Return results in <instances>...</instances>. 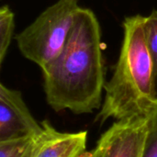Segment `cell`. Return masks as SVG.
<instances>
[{"instance_id": "obj_1", "label": "cell", "mask_w": 157, "mask_h": 157, "mask_svg": "<svg viewBox=\"0 0 157 157\" xmlns=\"http://www.w3.org/2000/svg\"><path fill=\"white\" fill-rule=\"evenodd\" d=\"M101 44L96 15L81 7L62 53L41 69L46 100L55 111L85 114L101 106L106 85Z\"/></svg>"}, {"instance_id": "obj_2", "label": "cell", "mask_w": 157, "mask_h": 157, "mask_svg": "<svg viewBox=\"0 0 157 157\" xmlns=\"http://www.w3.org/2000/svg\"><path fill=\"white\" fill-rule=\"evenodd\" d=\"M145 17L123 21V40L112 77L105 85V98L98 119L105 121L148 117L157 109L153 90V63L145 32Z\"/></svg>"}, {"instance_id": "obj_3", "label": "cell", "mask_w": 157, "mask_h": 157, "mask_svg": "<svg viewBox=\"0 0 157 157\" xmlns=\"http://www.w3.org/2000/svg\"><path fill=\"white\" fill-rule=\"evenodd\" d=\"M81 6L78 0H58L16 36L21 54L41 69L63 52Z\"/></svg>"}, {"instance_id": "obj_4", "label": "cell", "mask_w": 157, "mask_h": 157, "mask_svg": "<svg viewBox=\"0 0 157 157\" xmlns=\"http://www.w3.org/2000/svg\"><path fill=\"white\" fill-rule=\"evenodd\" d=\"M147 132V117L118 120L101 135L93 150L80 157H142Z\"/></svg>"}, {"instance_id": "obj_5", "label": "cell", "mask_w": 157, "mask_h": 157, "mask_svg": "<svg viewBox=\"0 0 157 157\" xmlns=\"http://www.w3.org/2000/svg\"><path fill=\"white\" fill-rule=\"evenodd\" d=\"M42 131L27 107L22 94L0 85V142L36 136Z\"/></svg>"}, {"instance_id": "obj_6", "label": "cell", "mask_w": 157, "mask_h": 157, "mask_svg": "<svg viewBox=\"0 0 157 157\" xmlns=\"http://www.w3.org/2000/svg\"><path fill=\"white\" fill-rule=\"evenodd\" d=\"M36 135L31 157H80L86 148L87 132H58L48 121Z\"/></svg>"}, {"instance_id": "obj_7", "label": "cell", "mask_w": 157, "mask_h": 157, "mask_svg": "<svg viewBox=\"0 0 157 157\" xmlns=\"http://www.w3.org/2000/svg\"><path fill=\"white\" fill-rule=\"evenodd\" d=\"M15 29V15L7 5L0 7V63L7 53Z\"/></svg>"}, {"instance_id": "obj_8", "label": "cell", "mask_w": 157, "mask_h": 157, "mask_svg": "<svg viewBox=\"0 0 157 157\" xmlns=\"http://www.w3.org/2000/svg\"><path fill=\"white\" fill-rule=\"evenodd\" d=\"M145 32L153 63V90L157 103V10L145 17Z\"/></svg>"}, {"instance_id": "obj_9", "label": "cell", "mask_w": 157, "mask_h": 157, "mask_svg": "<svg viewBox=\"0 0 157 157\" xmlns=\"http://www.w3.org/2000/svg\"><path fill=\"white\" fill-rule=\"evenodd\" d=\"M36 136L0 142V157H31Z\"/></svg>"}, {"instance_id": "obj_10", "label": "cell", "mask_w": 157, "mask_h": 157, "mask_svg": "<svg viewBox=\"0 0 157 157\" xmlns=\"http://www.w3.org/2000/svg\"><path fill=\"white\" fill-rule=\"evenodd\" d=\"M148 132L142 157H157V109L148 117Z\"/></svg>"}]
</instances>
